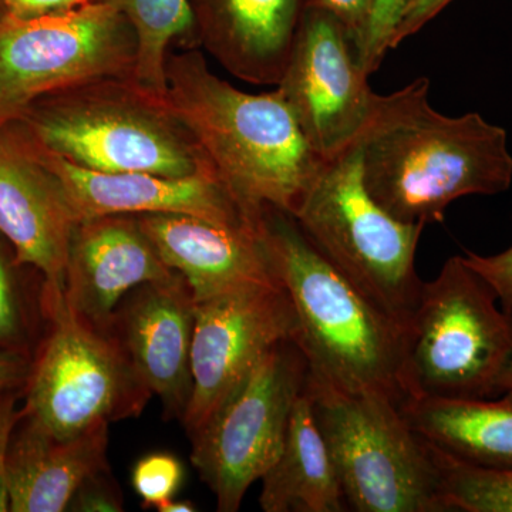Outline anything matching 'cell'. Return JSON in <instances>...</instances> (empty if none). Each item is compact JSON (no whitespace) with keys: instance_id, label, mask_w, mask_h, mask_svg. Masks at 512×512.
I'll list each match as a JSON object with an SVG mask.
<instances>
[{"instance_id":"obj_1","label":"cell","mask_w":512,"mask_h":512,"mask_svg":"<svg viewBox=\"0 0 512 512\" xmlns=\"http://www.w3.org/2000/svg\"><path fill=\"white\" fill-rule=\"evenodd\" d=\"M429 92V80L419 77L376 94L356 141L370 197L397 220L424 227L443 221L451 202L512 184L507 131L478 113L444 116Z\"/></svg>"},{"instance_id":"obj_2","label":"cell","mask_w":512,"mask_h":512,"mask_svg":"<svg viewBox=\"0 0 512 512\" xmlns=\"http://www.w3.org/2000/svg\"><path fill=\"white\" fill-rule=\"evenodd\" d=\"M164 99L249 220L265 208L295 214L325 167L278 89L238 90L195 47L168 53Z\"/></svg>"},{"instance_id":"obj_3","label":"cell","mask_w":512,"mask_h":512,"mask_svg":"<svg viewBox=\"0 0 512 512\" xmlns=\"http://www.w3.org/2000/svg\"><path fill=\"white\" fill-rule=\"evenodd\" d=\"M261 234L295 308L309 375L348 393L402 403L404 329L326 261L289 212L265 208Z\"/></svg>"},{"instance_id":"obj_4","label":"cell","mask_w":512,"mask_h":512,"mask_svg":"<svg viewBox=\"0 0 512 512\" xmlns=\"http://www.w3.org/2000/svg\"><path fill=\"white\" fill-rule=\"evenodd\" d=\"M19 117L37 146L87 170L187 177L211 168L164 97L134 77L60 90Z\"/></svg>"},{"instance_id":"obj_5","label":"cell","mask_w":512,"mask_h":512,"mask_svg":"<svg viewBox=\"0 0 512 512\" xmlns=\"http://www.w3.org/2000/svg\"><path fill=\"white\" fill-rule=\"evenodd\" d=\"M511 359V316L464 255L451 256L436 279L424 282L404 329V399H493L504 394Z\"/></svg>"},{"instance_id":"obj_6","label":"cell","mask_w":512,"mask_h":512,"mask_svg":"<svg viewBox=\"0 0 512 512\" xmlns=\"http://www.w3.org/2000/svg\"><path fill=\"white\" fill-rule=\"evenodd\" d=\"M293 217L336 271L406 329L424 284L414 264L424 225L397 220L370 197L356 144L326 161Z\"/></svg>"},{"instance_id":"obj_7","label":"cell","mask_w":512,"mask_h":512,"mask_svg":"<svg viewBox=\"0 0 512 512\" xmlns=\"http://www.w3.org/2000/svg\"><path fill=\"white\" fill-rule=\"evenodd\" d=\"M309 396L349 511L447 512L429 441L379 393H348L309 375Z\"/></svg>"},{"instance_id":"obj_8","label":"cell","mask_w":512,"mask_h":512,"mask_svg":"<svg viewBox=\"0 0 512 512\" xmlns=\"http://www.w3.org/2000/svg\"><path fill=\"white\" fill-rule=\"evenodd\" d=\"M64 289L45 288L49 336L29 372L26 416L59 440L137 417L153 396L119 340L79 318Z\"/></svg>"},{"instance_id":"obj_9","label":"cell","mask_w":512,"mask_h":512,"mask_svg":"<svg viewBox=\"0 0 512 512\" xmlns=\"http://www.w3.org/2000/svg\"><path fill=\"white\" fill-rule=\"evenodd\" d=\"M137 36L107 3L69 12L0 20V124L30 104L94 80L134 77Z\"/></svg>"},{"instance_id":"obj_10","label":"cell","mask_w":512,"mask_h":512,"mask_svg":"<svg viewBox=\"0 0 512 512\" xmlns=\"http://www.w3.org/2000/svg\"><path fill=\"white\" fill-rule=\"evenodd\" d=\"M308 379V360L298 342L278 343L192 437V463L215 495L218 511L237 512L249 487L275 463Z\"/></svg>"},{"instance_id":"obj_11","label":"cell","mask_w":512,"mask_h":512,"mask_svg":"<svg viewBox=\"0 0 512 512\" xmlns=\"http://www.w3.org/2000/svg\"><path fill=\"white\" fill-rule=\"evenodd\" d=\"M367 77L349 30L332 13L305 6L278 90L323 160L362 134L376 96Z\"/></svg>"},{"instance_id":"obj_12","label":"cell","mask_w":512,"mask_h":512,"mask_svg":"<svg viewBox=\"0 0 512 512\" xmlns=\"http://www.w3.org/2000/svg\"><path fill=\"white\" fill-rule=\"evenodd\" d=\"M298 333L295 308L282 284L194 303L191 394L181 419L190 439L268 350L298 339Z\"/></svg>"},{"instance_id":"obj_13","label":"cell","mask_w":512,"mask_h":512,"mask_svg":"<svg viewBox=\"0 0 512 512\" xmlns=\"http://www.w3.org/2000/svg\"><path fill=\"white\" fill-rule=\"evenodd\" d=\"M79 224L62 181L32 138L0 126V234L16 264L45 276V288L64 289L73 231Z\"/></svg>"},{"instance_id":"obj_14","label":"cell","mask_w":512,"mask_h":512,"mask_svg":"<svg viewBox=\"0 0 512 512\" xmlns=\"http://www.w3.org/2000/svg\"><path fill=\"white\" fill-rule=\"evenodd\" d=\"M37 148L62 181L79 222L104 215L180 214L229 228L256 229L261 224L249 220L211 168L187 177L100 173Z\"/></svg>"},{"instance_id":"obj_15","label":"cell","mask_w":512,"mask_h":512,"mask_svg":"<svg viewBox=\"0 0 512 512\" xmlns=\"http://www.w3.org/2000/svg\"><path fill=\"white\" fill-rule=\"evenodd\" d=\"M178 276L164 264L136 215H104L74 228L63 292L79 318L110 332L114 313L128 293Z\"/></svg>"},{"instance_id":"obj_16","label":"cell","mask_w":512,"mask_h":512,"mask_svg":"<svg viewBox=\"0 0 512 512\" xmlns=\"http://www.w3.org/2000/svg\"><path fill=\"white\" fill-rule=\"evenodd\" d=\"M194 299L184 279L148 284L128 293L110 332L165 416L183 419L191 394Z\"/></svg>"},{"instance_id":"obj_17","label":"cell","mask_w":512,"mask_h":512,"mask_svg":"<svg viewBox=\"0 0 512 512\" xmlns=\"http://www.w3.org/2000/svg\"><path fill=\"white\" fill-rule=\"evenodd\" d=\"M168 268L190 289L194 303L227 293L279 285L259 228H229L180 214L136 215Z\"/></svg>"},{"instance_id":"obj_18","label":"cell","mask_w":512,"mask_h":512,"mask_svg":"<svg viewBox=\"0 0 512 512\" xmlns=\"http://www.w3.org/2000/svg\"><path fill=\"white\" fill-rule=\"evenodd\" d=\"M197 46L232 76L281 82L305 0H188Z\"/></svg>"},{"instance_id":"obj_19","label":"cell","mask_w":512,"mask_h":512,"mask_svg":"<svg viewBox=\"0 0 512 512\" xmlns=\"http://www.w3.org/2000/svg\"><path fill=\"white\" fill-rule=\"evenodd\" d=\"M109 426L59 440L28 419L9 448V511L62 512L77 488L107 468Z\"/></svg>"},{"instance_id":"obj_20","label":"cell","mask_w":512,"mask_h":512,"mask_svg":"<svg viewBox=\"0 0 512 512\" xmlns=\"http://www.w3.org/2000/svg\"><path fill=\"white\" fill-rule=\"evenodd\" d=\"M404 419L423 439L471 466L512 468V392L501 399L407 397Z\"/></svg>"},{"instance_id":"obj_21","label":"cell","mask_w":512,"mask_h":512,"mask_svg":"<svg viewBox=\"0 0 512 512\" xmlns=\"http://www.w3.org/2000/svg\"><path fill=\"white\" fill-rule=\"evenodd\" d=\"M265 512H345V494L308 390L299 397L281 454L261 478Z\"/></svg>"},{"instance_id":"obj_22","label":"cell","mask_w":512,"mask_h":512,"mask_svg":"<svg viewBox=\"0 0 512 512\" xmlns=\"http://www.w3.org/2000/svg\"><path fill=\"white\" fill-rule=\"evenodd\" d=\"M107 3L126 16L137 36L134 80L165 96V60L174 42L192 39L194 28L188 0H90Z\"/></svg>"},{"instance_id":"obj_23","label":"cell","mask_w":512,"mask_h":512,"mask_svg":"<svg viewBox=\"0 0 512 512\" xmlns=\"http://www.w3.org/2000/svg\"><path fill=\"white\" fill-rule=\"evenodd\" d=\"M430 450L447 512H512V468L471 466L433 444Z\"/></svg>"},{"instance_id":"obj_24","label":"cell","mask_w":512,"mask_h":512,"mask_svg":"<svg viewBox=\"0 0 512 512\" xmlns=\"http://www.w3.org/2000/svg\"><path fill=\"white\" fill-rule=\"evenodd\" d=\"M183 464L168 453H154L141 458L133 470L131 483L144 507L158 505L174 498L183 484Z\"/></svg>"},{"instance_id":"obj_25","label":"cell","mask_w":512,"mask_h":512,"mask_svg":"<svg viewBox=\"0 0 512 512\" xmlns=\"http://www.w3.org/2000/svg\"><path fill=\"white\" fill-rule=\"evenodd\" d=\"M414 0H376L365 36L359 45V59L367 74L377 72L384 56L393 49L396 30Z\"/></svg>"},{"instance_id":"obj_26","label":"cell","mask_w":512,"mask_h":512,"mask_svg":"<svg viewBox=\"0 0 512 512\" xmlns=\"http://www.w3.org/2000/svg\"><path fill=\"white\" fill-rule=\"evenodd\" d=\"M67 510L76 512H121L123 498L117 485L111 481L109 470L97 471L77 488Z\"/></svg>"},{"instance_id":"obj_27","label":"cell","mask_w":512,"mask_h":512,"mask_svg":"<svg viewBox=\"0 0 512 512\" xmlns=\"http://www.w3.org/2000/svg\"><path fill=\"white\" fill-rule=\"evenodd\" d=\"M464 258L490 284L501 308L512 318V247L487 256L466 252Z\"/></svg>"},{"instance_id":"obj_28","label":"cell","mask_w":512,"mask_h":512,"mask_svg":"<svg viewBox=\"0 0 512 512\" xmlns=\"http://www.w3.org/2000/svg\"><path fill=\"white\" fill-rule=\"evenodd\" d=\"M375 2L376 0H305V6H313L332 13L349 30L359 50Z\"/></svg>"},{"instance_id":"obj_29","label":"cell","mask_w":512,"mask_h":512,"mask_svg":"<svg viewBox=\"0 0 512 512\" xmlns=\"http://www.w3.org/2000/svg\"><path fill=\"white\" fill-rule=\"evenodd\" d=\"M19 311L8 266L0 252V346L18 338Z\"/></svg>"},{"instance_id":"obj_30","label":"cell","mask_w":512,"mask_h":512,"mask_svg":"<svg viewBox=\"0 0 512 512\" xmlns=\"http://www.w3.org/2000/svg\"><path fill=\"white\" fill-rule=\"evenodd\" d=\"M16 416L13 399L0 400V512L9 511L8 458Z\"/></svg>"},{"instance_id":"obj_31","label":"cell","mask_w":512,"mask_h":512,"mask_svg":"<svg viewBox=\"0 0 512 512\" xmlns=\"http://www.w3.org/2000/svg\"><path fill=\"white\" fill-rule=\"evenodd\" d=\"M453 0H414L406 15L396 30L393 39V49L400 45L404 39L413 36L423 29L430 20L436 18L441 10L446 9Z\"/></svg>"},{"instance_id":"obj_32","label":"cell","mask_w":512,"mask_h":512,"mask_svg":"<svg viewBox=\"0 0 512 512\" xmlns=\"http://www.w3.org/2000/svg\"><path fill=\"white\" fill-rule=\"evenodd\" d=\"M89 2L90 0H2L6 15L20 19L69 12Z\"/></svg>"},{"instance_id":"obj_33","label":"cell","mask_w":512,"mask_h":512,"mask_svg":"<svg viewBox=\"0 0 512 512\" xmlns=\"http://www.w3.org/2000/svg\"><path fill=\"white\" fill-rule=\"evenodd\" d=\"M28 377L29 365L25 357L0 346V393L18 386Z\"/></svg>"},{"instance_id":"obj_34","label":"cell","mask_w":512,"mask_h":512,"mask_svg":"<svg viewBox=\"0 0 512 512\" xmlns=\"http://www.w3.org/2000/svg\"><path fill=\"white\" fill-rule=\"evenodd\" d=\"M157 510L160 512H194L197 511V508L191 501L175 500L174 497L158 505Z\"/></svg>"},{"instance_id":"obj_35","label":"cell","mask_w":512,"mask_h":512,"mask_svg":"<svg viewBox=\"0 0 512 512\" xmlns=\"http://www.w3.org/2000/svg\"><path fill=\"white\" fill-rule=\"evenodd\" d=\"M501 389H503V393L512 392V359L510 365L505 369L503 379H501Z\"/></svg>"},{"instance_id":"obj_36","label":"cell","mask_w":512,"mask_h":512,"mask_svg":"<svg viewBox=\"0 0 512 512\" xmlns=\"http://www.w3.org/2000/svg\"><path fill=\"white\" fill-rule=\"evenodd\" d=\"M6 16V9L5 6H3L2 0H0V20L5 18Z\"/></svg>"},{"instance_id":"obj_37","label":"cell","mask_w":512,"mask_h":512,"mask_svg":"<svg viewBox=\"0 0 512 512\" xmlns=\"http://www.w3.org/2000/svg\"><path fill=\"white\" fill-rule=\"evenodd\" d=\"M0 126H3V124H0Z\"/></svg>"}]
</instances>
